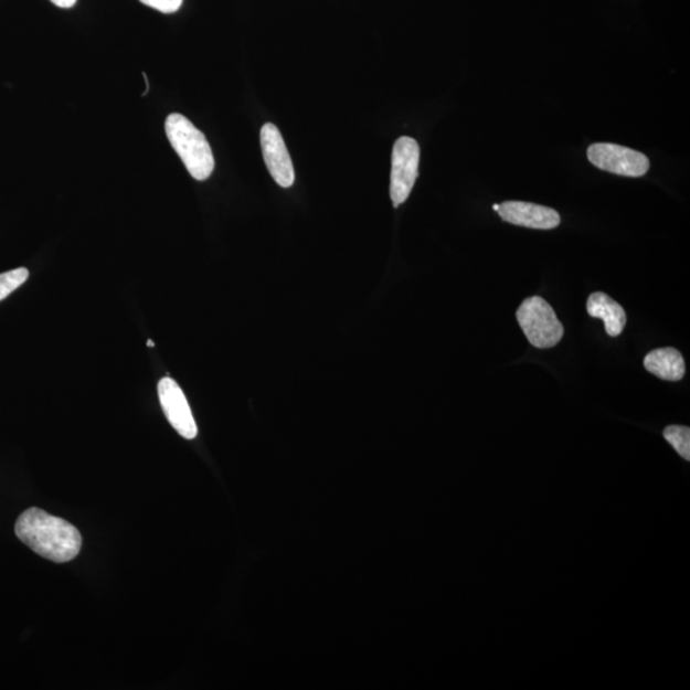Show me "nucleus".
I'll return each instance as SVG.
<instances>
[{"label":"nucleus","instance_id":"6","mask_svg":"<svg viewBox=\"0 0 690 690\" xmlns=\"http://www.w3.org/2000/svg\"><path fill=\"white\" fill-rule=\"evenodd\" d=\"M158 394L162 412L176 432L187 440L197 437L198 425L181 386L173 379L164 378L159 381Z\"/></svg>","mask_w":690,"mask_h":690},{"label":"nucleus","instance_id":"10","mask_svg":"<svg viewBox=\"0 0 690 690\" xmlns=\"http://www.w3.org/2000/svg\"><path fill=\"white\" fill-rule=\"evenodd\" d=\"M645 369L667 381H679L686 375L683 355L676 348H660L645 357Z\"/></svg>","mask_w":690,"mask_h":690},{"label":"nucleus","instance_id":"1","mask_svg":"<svg viewBox=\"0 0 690 690\" xmlns=\"http://www.w3.org/2000/svg\"><path fill=\"white\" fill-rule=\"evenodd\" d=\"M14 531L24 545L54 563L71 562L83 546V538L75 526L38 508L23 511Z\"/></svg>","mask_w":690,"mask_h":690},{"label":"nucleus","instance_id":"14","mask_svg":"<svg viewBox=\"0 0 690 690\" xmlns=\"http://www.w3.org/2000/svg\"><path fill=\"white\" fill-rule=\"evenodd\" d=\"M51 2L60 8H72L76 4L77 0H51Z\"/></svg>","mask_w":690,"mask_h":690},{"label":"nucleus","instance_id":"3","mask_svg":"<svg viewBox=\"0 0 690 690\" xmlns=\"http://www.w3.org/2000/svg\"><path fill=\"white\" fill-rule=\"evenodd\" d=\"M517 320L529 342L535 348L555 347L564 336L563 323L542 297L527 298L518 308Z\"/></svg>","mask_w":690,"mask_h":690},{"label":"nucleus","instance_id":"4","mask_svg":"<svg viewBox=\"0 0 690 690\" xmlns=\"http://www.w3.org/2000/svg\"><path fill=\"white\" fill-rule=\"evenodd\" d=\"M420 146L414 138L403 136L394 145L392 156L391 198L394 208L407 201L417 181Z\"/></svg>","mask_w":690,"mask_h":690},{"label":"nucleus","instance_id":"15","mask_svg":"<svg viewBox=\"0 0 690 690\" xmlns=\"http://www.w3.org/2000/svg\"><path fill=\"white\" fill-rule=\"evenodd\" d=\"M148 347L152 348L153 347V342L152 340H148Z\"/></svg>","mask_w":690,"mask_h":690},{"label":"nucleus","instance_id":"11","mask_svg":"<svg viewBox=\"0 0 690 690\" xmlns=\"http://www.w3.org/2000/svg\"><path fill=\"white\" fill-rule=\"evenodd\" d=\"M664 437L677 450L681 458L690 459V429L686 426H669L665 428Z\"/></svg>","mask_w":690,"mask_h":690},{"label":"nucleus","instance_id":"7","mask_svg":"<svg viewBox=\"0 0 690 690\" xmlns=\"http://www.w3.org/2000/svg\"><path fill=\"white\" fill-rule=\"evenodd\" d=\"M259 140L265 164L274 181L283 189H289L295 183V168L278 127L273 124L264 125Z\"/></svg>","mask_w":690,"mask_h":690},{"label":"nucleus","instance_id":"12","mask_svg":"<svg viewBox=\"0 0 690 690\" xmlns=\"http://www.w3.org/2000/svg\"><path fill=\"white\" fill-rule=\"evenodd\" d=\"M26 267H19L11 272L0 274V300H3L29 279Z\"/></svg>","mask_w":690,"mask_h":690},{"label":"nucleus","instance_id":"8","mask_svg":"<svg viewBox=\"0 0 690 690\" xmlns=\"http://www.w3.org/2000/svg\"><path fill=\"white\" fill-rule=\"evenodd\" d=\"M502 221L526 229L549 231L560 224L556 210L523 201L502 202L498 210Z\"/></svg>","mask_w":690,"mask_h":690},{"label":"nucleus","instance_id":"13","mask_svg":"<svg viewBox=\"0 0 690 690\" xmlns=\"http://www.w3.org/2000/svg\"><path fill=\"white\" fill-rule=\"evenodd\" d=\"M140 2L161 13L169 14L180 10L183 0H140Z\"/></svg>","mask_w":690,"mask_h":690},{"label":"nucleus","instance_id":"2","mask_svg":"<svg viewBox=\"0 0 690 690\" xmlns=\"http://www.w3.org/2000/svg\"><path fill=\"white\" fill-rule=\"evenodd\" d=\"M166 134L170 145L173 146L194 180L206 181L215 169L213 150L206 136L189 118L178 113L168 116Z\"/></svg>","mask_w":690,"mask_h":690},{"label":"nucleus","instance_id":"9","mask_svg":"<svg viewBox=\"0 0 690 690\" xmlns=\"http://www.w3.org/2000/svg\"><path fill=\"white\" fill-rule=\"evenodd\" d=\"M587 311L591 318L604 321L608 337H619L627 325V314L624 308L603 291H596L590 296Z\"/></svg>","mask_w":690,"mask_h":690},{"label":"nucleus","instance_id":"5","mask_svg":"<svg viewBox=\"0 0 690 690\" xmlns=\"http://www.w3.org/2000/svg\"><path fill=\"white\" fill-rule=\"evenodd\" d=\"M587 156L598 169L624 177H643L649 169V160L643 152L615 144L592 145Z\"/></svg>","mask_w":690,"mask_h":690},{"label":"nucleus","instance_id":"16","mask_svg":"<svg viewBox=\"0 0 690 690\" xmlns=\"http://www.w3.org/2000/svg\"><path fill=\"white\" fill-rule=\"evenodd\" d=\"M499 206H500V205L495 204V205L492 206V209H493L495 211H498V210H499Z\"/></svg>","mask_w":690,"mask_h":690}]
</instances>
